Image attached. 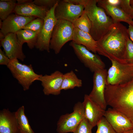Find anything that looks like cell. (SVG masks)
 Returning <instances> with one entry per match:
<instances>
[{"label":"cell","mask_w":133,"mask_h":133,"mask_svg":"<svg viewBox=\"0 0 133 133\" xmlns=\"http://www.w3.org/2000/svg\"><path fill=\"white\" fill-rule=\"evenodd\" d=\"M129 37L127 27L120 22L114 23L108 32L97 41V52L111 61L127 63L125 55Z\"/></svg>","instance_id":"cell-1"},{"label":"cell","mask_w":133,"mask_h":133,"mask_svg":"<svg viewBox=\"0 0 133 133\" xmlns=\"http://www.w3.org/2000/svg\"><path fill=\"white\" fill-rule=\"evenodd\" d=\"M104 96L107 105L125 115L133 123V79L122 84H106Z\"/></svg>","instance_id":"cell-2"},{"label":"cell","mask_w":133,"mask_h":133,"mask_svg":"<svg viewBox=\"0 0 133 133\" xmlns=\"http://www.w3.org/2000/svg\"><path fill=\"white\" fill-rule=\"evenodd\" d=\"M97 1L88 0L84 6V10L92 24L90 34L96 41L104 36L115 23L104 9L97 5Z\"/></svg>","instance_id":"cell-3"},{"label":"cell","mask_w":133,"mask_h":133,"mask_svg":"<svg viewBox=\"0 0 133 133\" xmlns=\"http://www.w3.org/2000/svg\"><path fill=\"white\" fill-rule=\"evenodd\" d=\"M75 28L72 23L57 20L53 28L50 42V49L58 54L68 42L72 40Z\"/></svg>","instance_id":"cell-4"},{"label":"cell","mask_w":133,"mask_h":133,"mask_svg":"<svg viewBox=\"0 0 133 133\" xmlns=\"http://www.w3.org/2000/svg\"><path fill=\"white\" fill-rule=\"evenodd\" d=\"M7 66L24 91L29 90L33 83L38 80L42 75L35 72L31 64H22L17 59L10 60Z\"/></svg>","instance_id":"cell-5"},{"label":"cell","mask_w":133,"mask_h":133,"mask_svg":"<svg viewBox=\"0 0 133 133\" xmlns=\"http://www.w3.org/2000/svg\"><path fill=\"white\" fill-rule=\"evenodd\" d=\"M85 118L82 102H78L74 105L72 113L60 117L57 123V131L58 133H73Z\"/></svg>","instance_id":"cell-6"},{"label":"cell","mask_w":133,"mask_h":133,"mask_svg":"<svg viewBox=\"0 0 133 133\" xmlns=\"http://www.w3.org/2000/svg\"><path fill=\"white\" fill-rule=\"evenodd\" d=\"M111 61V66L107 71L106 84H122L133 79V64L122 63L114 60Z\"/></svg>","instance_id":"cell-7"},{"label":"cell","mask_w":133,"mask_h":133,"mask_svg":"<svg viewBox=\"0 0 133 133\" xmlns=\"http://www.w3.org/2000/svg\"><path fill=\"white\" fill-rule=\"evenodd\" d=\"M58 1L48 11L44 19L42 27L38 34L35 47L40 51L50 52V41L53 28L57 20L55 17L54 12Z\"/></svg>","instance_id":"cell-8"},{"label":"cell","mask_w":133,"mask_h":133,"mask_svg":"<svg viewBox=\"0 0 133 133\" xmlns=\"http://www.w3.org/2000/svg\"><path fill=\"white\" fill-rule=\"evenodd\" d=\"M78 59L92 72L104 69L105 64L97 55L91 52L84 46L77 44L73 41L69 44Z\"/></svg>","instance_id":"cell-9"},{"label":"cell","mask_w":133,"mask_h":133,"mask_svg":"<svg viewBox=\"0 0 133 133\" xmlns=\"http://www.w3.org/2000/svg\"><path fill=\"white\" fill-rule=\"evenodd\" d=\"M107 76V71L105 68L98 70L94 72L93 87L89 95L93 101L105 110L107 105L104 96Z\"/></svg>","instance_id":"cell-10"},{"label":"cell","mask_w":133,"mask_h":133,"mask_svg":"<svg viewBox=\"0 0 133 133\" xmlns=\"http://www.w3.org/2000/svg\"><path fill=\"white\" fill-rule=\"evenodd\" d=\"M84 6L59 0L55 9V17L57 20H66L72 23L82 14Z\"/></svg>","instance_id":"cell-11"},{"label":"cell","mask_w":133,"mask_h":133,"mask_svg":"<svg viewBox=\"0 0 133 133\" xmlns=\"http://www.w3.org/2000/svg\"><path fill=\"white\" fill-rule=\"evenodd\" d=\"M104 116L116 133H122L133 129L132 121L123 113L112 108L105 110Z\"/></svg>","instance_id":"cell-12"},{"label":"cell","mask_w":133,"mask_h":133,"mask_svg":"<svg viewBox=\"0 0 133 133\" xmlns=\"http://www.w3.org/2000/svg\"><path fill=\"white\" fill-rule=\"evenodd\" d=\"M4 52L10 59H17L23 61L26 56L22 50V45L19 42L16 33H9L0 40Z\"/></svg>","instance_id":"cell-13"},{"label":"cell","mask_w":133,"mask_h":133,"mask_svg":"<svg viewBox=\"0 0 133 133\" xmlns=\"http://www.w3.org/2000/svg\"><path fill=\"white\" fill-rule=\"evenodd\" d=\"M63 74L56 70L50 75H42L38 81L41 82L44 95H57L60 94Z\"/></svg>","instance_id":"cell-14"},{"label":"cell","mask_w":133,"mask_h":133,"mask_svg":"<svg viewBox=\"0 0 133 133\" xmlns=\"http://www.w3.org/2000/svg\"><path fill=\"white\" fill-rule=\"evenodd\" d=\"M36 18L34 17L24 16L13 13L2 21L0 33L5 37L9 33H16Z\"/></svg>","instance_id":"cell-15"},{"label":"cell","mask_w":133,"mask_h":133,"mask_svg":"<svg viewBox=\"0 0 133 133\" xmlns=\"http://www.w3.org/2000/svg\"><path fill=\"white\" fill-rule=\"evenodd\" d=\"M85 118L93 127L103 116L106 110L93 101L89 95L85 94L82 102Z\"/></svg>","instance_id":"cell-16"},{"label":"cell","mask_w":133,"mask_h":133,"mask_svg":"<svg viewBox=\"0 0 133 133\" xmlns=\"http://www.w3.org/2000/svg\"><path fill=\"white\" fill-rule=\"evenodd\" d=\"M97 5L104 9L115 23L124 22L129 25L133 23V20L131 17L119 6L111 5L106 0H98Z\"/></svg>","instance_id":"cell-17"},{"label":"cell","mask_w":133,"mask_h":133,"mask_svg":"<svg viewBox=\"0 0 133 133\" xmlns=\"http://www.w3.org/2000/svg\"><path fill=\"white\" fill-rule=\"evenodd\" d=\"M33 1L24 4H17L13 13L24 16L34 17L44 19L49 10L36 5Z\"/></svg>","instance_id":"cell-18"},{"label":"cell","mask_w":133,"mask_h":133,"mask_svg":"<svg viewBox=\"0 0 133 133\" xmlns=\"http://www.w3.org/2000/svg\"><path fill=\"white\" fill-rule=\"evenodd\" d=\"M0 133H19L15 112L5 109L0 111Z\"/></svg>","instance_id":"cell-19"},{"label":"cell","mask_w":133,"mask_h":133,"mask_svg":"<svg viewBox=\"0 0 133 133\" xmlns=\"http://www.w3.org/2000/svg\"><path fill=\"white\" fill-rule=\"evenodd\" d=\"M72 41L77 44L84 46L95 53L97 52V41L88 33L75 28Z\"/></svg>","instance_id":"cell-20"},{"label":"cell","mask_w":133,"mask_h":133,"mask_svg":"<svg viewBox=\"0 0 133 133\" xmlns=\"http://www.w3.org/2000/svg\"><path fill=\"white\" fill-rule=\"evenodd\" d=\"M39 33L29 30L22 29L17 32L16 34L19 42L22 45L26 43L29 48L32 49L35 47Z\"/></svg>","instance_id":"cell-21"},{"label":"cell","mask_w":133,"mask_h":133,"mask_svg":"<svg viewBox=\"0 0 133 133\" xmlns=\"http://www.w3.org/2000/svg\"><path fill=\"white\" fill-rule=\"evenodd\" d=\"M82 85V81L79 79L73 70L63 74L61 90H66L80 87Z\"/></svg>","instance_id":"cell-22"},{"label":"cell","mask_w":133,"mask_h":133,"mask_svg":"<svg viewBox=\"0 0 133 133\" xmlns=\"http://www.w3.org/2000/svg\"><path fill=\"white\" fill-rule=\"evenodd\" d=\"M18 124L19 133H34L24 113V107L22 106L15 112Z\"/></svg>","instance_id":"cell-23"},{"label":"cell","mask_w":133,"mask_h":133,"mask_svg":"<svg viewBox=\"0 0 133 133\" xmlns=\"http://www.w3.org/2000/svg\"><path fill=\"white\" fill-rule=\"evenodd\" d=\"M72 23L75 28L90 33L92 24L85 10L82 15Z\"/></svg>","instance_id":"cell-24"},{"label":"cell","mask_w":133,"mask_h":133,"mask_svg":"<svg viewBox=\"0 0 133 133\" xmlns=\"http://www.w3.org/2000/svg\"><path fill=\"white\" fill-rule=\"evenodd\" d=\"M17 1L10 0L8 1L0 0V18L2 21L6 19L13 11L17 4Z\"/></svg>","instance_id":"cell-25"},{"label":"cell","mask_w":133,"mask_h":133,"mask_svg":"<svg viewBox=\"0 0 133 133\" xmlns=\"http://www.w3.org/2000/svg\"><path fill=\"white\" fill-rule=\"evenodd\" d=\"M96 133H116L106 118L103 117L98 122Z\"/></svg>","instance_id":"cell-26"},{"label":"cell","mask_w":133,"mask_h":133,"mask_svg":"<svg viewBox=\"0 0 133 133\" xmlns=\"http://www.w3.org/2000/svg\"><path fill=\"white\" fill-rule=\"evenodd\" d=\"M44 19L36 18L25 25L22 29H27L39 32L44 23Z\"/></svg>","instance_id":"cell-27"},{"label":"cell","mask_w":133,"mask_h":133,"mask_svg":"<svg viewBox=\"0 0 133 133\" xmlns=\"http://www.w3.org/2000/svg\"><path fill=\"white\" fill-rule=\"evenodd\" d=\"M93 127L85 118L80 123L73 133H92Z\"/></svg>","instance_id":"cell-28"},{"label":"cell","mask_w":133,"mask_h":133,"mask_svg":"<svg viewBox=\"0 0 133 133\" xmlns=\"http://www.w3.org/2000/svg\"><path fill=\"white\" fill-rule=\"evenodd\" d=\"M125 58L127 63L133 64V42L129 37L127 42Z\"/></svg>","instance_id":"cell-29"},{"label":"cell","mask_w":133,"mask_h":133,"mask_svg":"<svg viewBox=\"0 0 133 133\" xmlns=\"http://www.w3.org/2000/svg\"><path fill=\"white\" fill-rule=\"evenodd\" d=\"M58 0H34L33 2L36 5L50 9L58 1Z\"/></svg>","instance_id":"cell-30"},{"label":"cell","mask_w":133,"mask_h":133,"mask_svg":"<svg viewBox=\"0 0 133 133\" xmlns=\"http://www.w3.org/2000/svg\"><path fill=\"white\" fill-rule=\"evenodd\" d=\"M130 0H120L118 6L125 13L130 16L132 7L130 3Z\"/></svg>","instance_id":"cell-31"},{"label":"cell","mask_w":133,"mask_h":133,"mask_svg":"<svg viewBox=\"0 0 133 133\" xmlns=\"http://www.w3.org/2000/svg\"><path fill=\"white\" fill-rule=\"evenodd\" d=\"M10 59L8 57L2 50L0 49V65L7 66L8 64Z\"/></svg>","instance_id":"cell-32"},{"label":"cell","mask_w":133,"mask_h":133,"mask_svg":"<svg viewBox=\"0 0 133 133\" xmlns=\"http://www.w3.org/2000/svg\"><path fill=\"white\" fill-rule=\"evenodd\" d=\"M66 1L76 5H81L85 6L88 0H65Z\"/></svg>","instance_id":"cell-33"},{"label":"cell","mask_w":133,"mask_h":133,"mask_svg":"<svg viewBox=\"0 0 133 133\" xmlns=\"http://www.w3.org/2000/svg\"><path fill=\"white\" fill-rule=\"evenodd\" d=\"M127 31L129 38L133 42V23L129 25Z\"/></svg>","instance_id":"cell-34"},{"label":"cell","mask_w":133,"mask_h":133,"mask_svg":"<svg viewBox=\"0 0 133 133\" xmlns=\"http://www.w3.org/2000/svg\"><path fill=\"white\" fill-rule=\"evenodd\" d=\"M108 3L112 5L118 6L120 0H106Z\"/></svg>","instance_id":"cell-35"},{"label":"cell","mask_w":133,"mask_h":133,"mask_svg":"<svg viewBox=\"0 0 133 133\" xmlns=\"http://www.w3.org/2000/svg\"><path fill=\"white\" fill-rule=\"evenodd\" d=\"M32 0H17V4H22L33 1Z\"/></svg>","instance_id":"cell-36"},{"label":"cell","mask_w":133,"mask_h":133,"mask_svg":"<svg viewBox=\"0 0 133 133\" xmlns=\"http://www.w3.org/2000/svg\"><path fill=\"white\" fill-rule=\"evenodd\" d=\"M132 7V11L130 15V17L131 18L133 19V5H131Z\"/></svg>","instance_id":"cell-37"},{"label":"cell","mask_w":133,"mask_h":133,"mask_svg":"<svg viewBox=\"0 0 133 133\" xmlns=\"http://www.w3.org/2000/svg\"><path fill=\"white\" fill-rule=\"evenodd\" d=\"M122 133H133V129Z\"/></svg>","instance_id":"cell-38"},{"label":"cell","mask_w":133,"mask_h":133,"mask_svg":"<svg viewBox=\"0 0 133 133\" xmlns=\"http://www.w3.org/2000/svg\"><path fill=\"white\" fill-rule=\"evenodd\" d=\"M130 3L131 5H133V0H130Z\"/></svg>","instance_id":"cell-39"}]
</instances>
